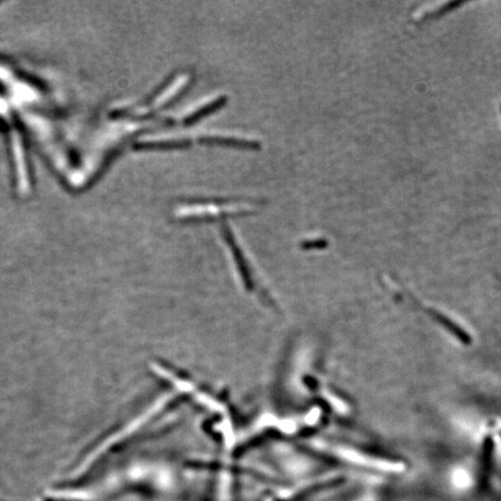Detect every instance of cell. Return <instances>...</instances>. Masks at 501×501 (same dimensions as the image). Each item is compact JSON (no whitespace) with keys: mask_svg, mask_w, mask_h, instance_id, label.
<instances>
[{"mask_svg":"<svg viewBox=\"0 0 501 501\" xmlns=\"http://www.w3.org/2000/svg\"><path fill=\"white\" fill-rule=\"evenodd\" d=\"M50 501H84V500H79V499L69 498V497H62V498L58 499V500H56V499H52V500H50Z\"/></svg>","mask_w":501,"mask_h":501,"instance_id":"cell-1","label":"cell"}]
</instances>
